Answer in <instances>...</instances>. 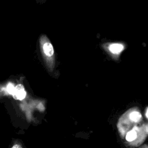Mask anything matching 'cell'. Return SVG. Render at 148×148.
<instances>
[{
	"instance_id": "8",
	"label": "cell",
	"mask_w": 148,
	"mask_h": 148,
	"mask_svg": "<svg viewBox=\"0 0 148 148\" xmlns=\"http://www.w3.org/2000/svg\"><path fill=\"white\" fill-rule=\"evenodd\" d=\"M139 148H148V145H143V146L139 147Z\"/></svg>"
},
{
	"instance_id": "1",
	"label": "cell",
	"mask_w": 148,
	"mask_h": 148,
	"mask_svg": "<svg viewBox=\"0 0 148 148\" xmlns=\"http://www.w3.org/2000/svg\"><path fill=\"white\" fill-rule=\"evenodd\" d=\"M26 96V92L24 90V87L21 84H17L15 87V90L13 97L14 99L18 100H23Z\"/></svg>"
},
{
	"instance_id": "5",
	"label": "cell",
	"mask_w": 148,
	"mask_h": 148,
	"mask_svg": "<svg viewBox=\"0 0 148 148\" xmlns=\"http://www.w3.org/2000/svg\"><path fill=\"white\" fill-rule=\"evenodd\" d=\"M142 117L141 114L137 111H134L131 112L130 114V119L134 122L139 121Z\"/></svg>"
},
{
	"instance_id": "4",
	"label": "cell",
	"mask_w": 148,
	"mask_h": 148,
	"mask_svg": "<svg viewBox=\"0 0 148 148\" xmlns=\"http://www.w3.org/2000/svg\"><path fill=\"white\" fill-rule=\"evenodd\" d=\"M9 148H27L24 142L17 139H13L9 145Z\"/></svg>"
},
{
	"instance_id": "2",
	"label": "cell",
	"mask_w": 148,
	"mask_h": 148,
	"mask_svg": "<svg viewBox=\"0 0 148 148\" xmlns=\"http://www.w3.org/2000/svg\"><path fill=\"white\" fill-rule=\"evenodd\" d=\"M110 51L113 54H119L124 49V46L120 43H113L109 46Z\"/></svg>"
},
{
	"instance_id": "6",
	"label": "cell",
	"mask_w": 148,
	"mask_h": 148,
	"mask_svg": "<svg viewBox=\"0 0 148 148\" xmlns=\"http://www.w3.org/2000/svg\"><path fill=\"white\" fill-rule=\"evenodd\" d=\"M137 136L136 132L135 130H131L129 131L126 135V139L128 142H131L136 139Z\"/></svg>"
},
{
	"instance_id": "9",
	"label": "cell",
	"mask_w": 148,
	"mask_h": 148,
	"mask_svg": "<svg viewBox=\"0 0 148 148\" xmlns=\"http://www.w3.org/2000/svg\"><path fill=\"white\" fill-rule=\"evenodd\" d=\"M146 117L148 118V108H147V111H146Z\"/></svg>"
},
{
	"instance_id": "3",
	"label": "cell",
	"mask_w": 148,
	"mask_h": 148,
	"mask_svg": "<svg viewBox=\"0 0 148 148\" xmlns=\"http://www.w3.org/2000/svg\"><path fill=\"white\" fill-rule=\"evenodd\" d=\"M43 50L45 54L48 57H51L54 54L53 47L50 42H46L43 45Z\"/></svg>"
},
{
	"instance_id": "7",
	"label": "cell",
	"mask_w": 148,
	"mask_h": 148,
	"mask_svg": "<svg viewBox=\"0 0 148 148\" xmlns=\"http://www.w3.org/2000/svg\"><path fill=\"white\" fill-rule=\"evenodd\" d=\"M6 89H7V91L8 92L13 95L14 94V90H15V87L14 86V85L11 83H9L8 85H7V87H6Z\"/></svg>"
}]
</instances>
